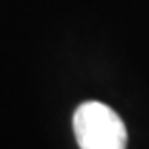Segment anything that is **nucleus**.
<instances>
[{"label": "nucleus", "instance_id": "f257e3e1", "mask_svg": "<svg viewBox=\"0 0 149 149\" xmlns=\"http://www.w3.org/2000/svg\"><path fill=\"white\" fill-rule=\"evenodd\" d=\"M74 134L81 149H126L128 132L111 107L87 101L74 112Z\"/></svg>", "mask_w": 149, "mask_h": 149}]
</instances>
